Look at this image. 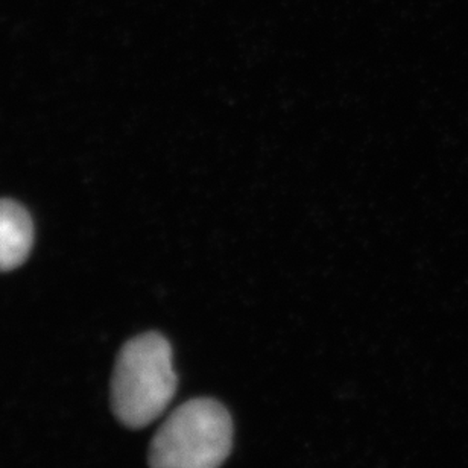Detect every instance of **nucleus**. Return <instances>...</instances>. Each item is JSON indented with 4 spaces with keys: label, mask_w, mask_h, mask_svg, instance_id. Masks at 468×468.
Instances as JSON below:
<instances>
[{
    "label": "nucleus",
    "mask_w": 468,
    "mask_h": 468,
    "mask_svg": "<svg viewBox=\"0 0 468 468\" xmlns=\"http://www.w3.org/2000/svg\"><path fill=\"white\" fill-rule=\"evenodd\" d=\"M34 226L20 204L0 199V271L22 265L31 252Z\"/></svg>",
    "instance_id": "obj_3"
},
{
    "label": "nucleus",
    "mask_w": 468,
    "mask_h": 468,
    "mask_svg": "<svg viewBox=\"0 0 468 468\" xmlns=\"http://www.w3.org/2000/svg\"><path fill=\"white\" fill-rule=\"evenodd\" d=\"M176 391L172 347L165 336L148 332L122 347L112 376L110 403L123 426L146 428L166 410Z\"/></svg>",
    "instance_id": "obj_1"
},
{
    "label": "nucleus",
    "mask_w": 468,
    "mask_h": 468,
    "mask_svg": "<svg viewBox=\"0 0 468 468\" xmlns=\"http://www.w3.org/2000/svg\"><path fill=\"white\" fill-rule=\"evenodd\" d=\"M233 447V421L218 400L194 399L178 406L154 435L151 468H219Z\"/></svg>",
    "instance_id": "obj_2"
}]
</instances>
